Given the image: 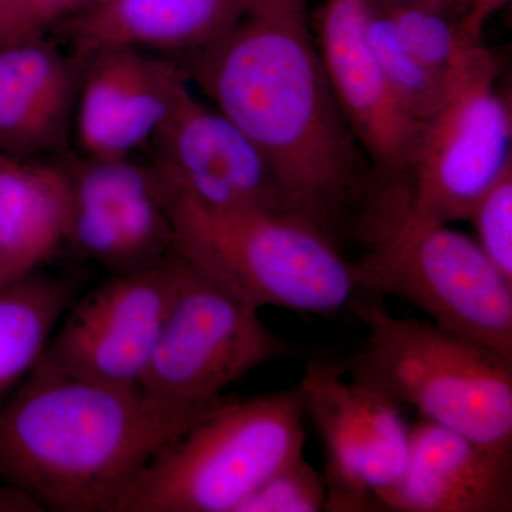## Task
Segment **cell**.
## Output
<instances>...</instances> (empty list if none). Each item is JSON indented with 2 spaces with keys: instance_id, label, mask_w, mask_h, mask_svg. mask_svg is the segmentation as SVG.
<instances>
[{
  "instance_id": "cell-27",
  "label": "cell",
  "mask_w": 512,
  "mask_h": 512,
  "mask_svg": "<svg viewBox=\"0 0 512 512\" xmlns=\"http://www.w3.org/2000/svg\"><path fill=\"white\" fill-rule=\"evenodd\" d=\"M114 2H117V0H77L76 10H74L73 16L82 15V13L104 8V6L111 5V3Z\"/></svg>"
},
{
  "instance_id": "cell-7",
  "label": "cell",
  "mask_w": 512,
  "mask_h": 512,
  "mask_svg": "<svg viewBox=\"0 0 512 512\" xmlns=\"http://www.w3.org/2000/svg\"><path fill=\"white\" fill-rule=\"evenodd\" d=\"M497 79V60L484 47L460 74L446 106L423 124L409 204L387 239L468 221L485 192L512 168L511 101Z\"/></svg>"
},
{
  "instance_id": "cell-24",
  "label": "cell",
  "mask_w": 512,
  "mask_h": 512,
  "mask_svg": "<svg viewBox=\"0 0 512 512\" xmlns=\"http://www.w3.org/2000/svg\"><path fill=\"white\" fill-rule=\"evenodd\" d=\"M77 0H29L28 28L32 40L45 39L49 30L72 18Z\"/></svg>"
},
{
  "instance_id": "cell-5",
  "label": "cell",
  "mask_w": 512,
  "mask_h": 512,
  "mask_svg": "<svg viewBox=\"0 0 512 512\" xmlns=\"http://www.w3.org/2000/svg\"><path fill=\"white\" fill-rule=\"evenodd\" d=\"M299 386L218 403L146 467L120 512H237L276 471L303 457Z\"/></svg>"
},
{
  "instance_id": "cell-18",
  "label": "cell",
  "mask_w": 512,
  "mask_h": 512,
  "mask_svg": "<svg viewBox=\"0 0 512 512\" xmlns=\"http://www.w3.org/2000/svg\"><path fill=\"white\" fill-rule=\"evenodd\" d=\"M72 192L62 161L0 151V289L35 274L67 242Z\"/></svg>"
},
{
  "instance_id": "cell-23",
  "label": "cell",
  "mask_w": 512,
  "mask_h": 512,
  "mask_svg": "<svg viewBox=\"0 0 512 512\" xmlns=\"http://www.w3.org/2000/svg\"><path fill=\"white\" fill-rule=\"evenodd\" d=\"M468 221L484 254L512 281V168L485 192Z\"/></svg>"
},
{
  "instance_id": "cell-11",
  "label": "cell",
  "mask_w": 512,
  "mask_h": 512,
  "mask_svg": "<svg viewBox=\"0 0 512 512\" xmlns=\"http://www.w3.org/2000/svg\"><path fill=\"white\" fill-rule=\"evenodd\" d=\"M299 389L325 446V511H383L377 497L402 478L409 461L402 407L348 380L342 360H311Z\"/></svg>"
},
{
  "instance_id": "cell-10",
  "label": "cell",
  "mask_w": 512,
  "mask_h": 512,
  "mask_svg": "<svg viewBox=\"0 0 512 512\" xmlns=\"http://www.w3.org/2000/svg\"><path fill=\"white\" fill-rule=\"evenodd\" d=\"M185 261L113 275L70 306L36 365L84 382L140 390L158 336L183 282Z\"/></svg>"
},
{
  "instance_id": "cell-22",
  "label": "cell",
  "mask_w": 512,
  "mask_h": 512,
  "mask_svg": "<svg viewBox=\"0 0 512 512\" xmlns=\"http://www.w3.org/2000/svg\"><path fill=\"white\" fill-rule=\"evenodd\" d=\"M325 503L323 476L301 457L276 471L237 512H319Z\"/></svg>"
},
{
  "instance_id": "cell-13",
  "label": "cell",
  "mask_w": 512,
  "mask_h": 512,
  "mask_svg": "<svg viewBox=\"0 0 512 512\" xmlns=\"http://www.w3.org/2000/svg\"><path fill=\"white\" fill-rule=\"evenodd\" d=\"M165 183L205 207L293 215L284 191L251 140L184 87L150 144Z\"/></svg>"
},
{
  "instance_id": "cell-2",
  "label": "cell",
  "mask_w": 512,
  "mask_h": 512,
  "mask_svg": "<svg viewBox=\"0 0 512 512\" xmlns=\"http://www.w3.org/2000/svg\"><path fill=\"white\" fill-rule=\"evenodd\" d=\"M200 420L140 390L36 365L0 404V483L57 512H120L148 464Z\"/></svg>"
},
{
  "instance_id": "cell-21",
  "label": "cell",
  "mask_w": 512,
  "mask_h": 512,
  "mask_svg": "<svg viewBox=\"0 0 512 512\" xmlns=\"http://www.w3.org/2000/svg\"><path fill=\"white\" fill-rule=\"evenodd\" d=\"M366 40L384 79L417 123L433 119L456 92L458 76L434 72L412 55L394 30L386 10L366 2Z\"/></svg>"
},
{
  "instance_id": "cell-17",
  "label": "cell",
  "mask_w": 512,
  "mask_h": 512,
  "mask_svg": "<svg viewBox=\"0 0 512 512\" xmlns=\"http://www.w3.org/2000/svg\"><path fill=\"white\" fill-rule=\"evenodd\" d=\"M254 0H117L63 22L77 56L128 46L180 60L218 42Z\"/></svg>"
},
{
  "instance_id": "cell-4",
  "label": "cell",
  "mask_w": 512,
  "mask_h": 512,
  "mask_svg": "<svg viewBox=\"0 0 512 512\" xmlns=\"http://www.w3.org/2000/svg\"><path fill=\"white\" fill-rule=\"evenodd\" d=\"M164 184L175 254L255 308L333 316L355 301V264L313 225L293 215L215 210Z\"/></svg>"
},
{
  "instance_id": "cell-15",
  "label": "cell",
  "mask_w": 512,
  "mask_h": 512,
  "mask_svg": "<svg viewBox=\"0 0 512 512\" xmlns=\"http://www.w3.org/2000/svg\"><path fill=\"white\" fill-rule=\"evenodd\" d=\"M377 498L383 511L511 512L512 454L420 419L402 478Z\"/></svg>"
},
{
  "instance_id": "cell-3",
  "label": "cell",
  "mask_w": 512,
  "mask_h": 512,
  "mask_svg": "<svg viewBox=\"0 0 512 512\" xmlns=\"http://www.w3.org/2000/svg\"><path fill=\"white\" fill-rule=\"evenodd\" d=\"M367 338L342 359L346 375L498 453L512 454V360L433 322L352 302Z\"/></svg>"
},
{
  "instance_id": "cell-1",
  "label": "cell",
  "mask_w": 512,
  "mask_h": 512,
  "mask_svg": "<svg viewBox=\"0 0 512 512\" xmlns=\"http://www.w3.org/2000/svg\"><path fill=\"white\" fill-rule=\"evenodd\" d=\"M254 143L296 217L342 248L369 244L376 188L323 66L306 0H254L227 35L180 60Z\"/></svg>"
},
{
  "instance_id": "cell-6",
  "label": "cell",
  "mask_w": 512,
  "mask_h": 512,
  "mask_svg": "<svg viewBox=\"0 0 512 512\" xmlns=\"http://www.w3.org/2000/svg\"><path fill=\"white\" fill-rule=\"evenodd\" d=\"M298 352L262 322L258 308L185 261L183 282L140 392L201 420L222 402L229 386L265 363Z\"/></svg>"
},
{
  "instance_id": "cell-12",
  "label": "cell",
  "mask_w": 512,
  "mask_h": 512,
  "mask_svg": "<svg viewBox=\"0 0 512 512\" xmlns=\"http://www.w3.org/2000/svg\"><path fill=\"white\" fill-rule=\"evenodd\" d=\"M72 192L67 244L113 275L161 264L174 252L167 190L156 165L64 154Z\"/></svg>"
},
{
  "instance_id": "cell-9",
  "label": "cell",
  "mask_w": 512,
  "mask_h": 512,
  "mask_svg": "<svg viewBox=\"0 0 512 512\" xmlns=\"http://www.w3.org/2000/svg\"><path fill=\"white\" fill-rule=\"evenodd\" d=\"M365 18L366 0H326L316 43L340 110L372 170L380 245L399 227L409 204L423 124L403 109L384 79L366 40Z\"/></svg>"
},
{
  "instance_id": "cell-26",
  "label": "cell",
  "mask_w": 512,
  "mask_h": 512,
  "mask_svg": "<svg viewBox=\"0 0 512 512\" xmlns=\"http://www.w3.org/2000/svg\"><path fill=\"white\" fill-rule=\"evenodd\" d=\"M508 2L510 0H464L467 6L468 25L478 35H483L484 25L488 18Z\"/></svg>"
},
{
  "instance_id": "cell-20",
  "label": "cell",
  "mask_w": 512,
  "mask_h": 512,
  "mask_svg": "<svg viewBox=\"0 0 512 512\" xmlns=\"http://www.w3.org/2000/svg\"><path fill=\"white\" fill-rule=\"evenodd\" d=\"M382 9L406 49L434 72L458 76L484 47L483 36L468 25L464 0Z\"/></svg>"
},
{
  "instance_id": "cell-14",
  "label": "cell",
  "mask_w": 512,
  "mask_h": 512,
  "mask_svg": "<svg viewBox=\"0 0 512 512\" xmlns=\"http://www.w3.org/2000/svg\"><path fill=\"white\" fill-rule=\"evenodd\" d=\"M80 59L72 137L82 157H133L150 147L190 84L180 62L136 47H101Z\"/></svg>"
},
{
  "instance_id": "cell-8",
  "label": "cell",
  "mask_w": 512,
  "mask_h": 512,
  "mask_svg": "<svg viewBox=\"0 0 512 512\" xmlns=\"http://www.w3.org/2000/svg\"><path fill=\"white\" fill-rule=\"evenodd\" d=\"M355 276L357 291L402 299L439 328L512 360V281L476 239L448 225L392 238L366 252Z\"/></svg>"
},
{
  "instance_id": "cell-19",
  "label": "cell",
  "mask_w": 512,
  "mask_h": 512,
  "mask_svg": "<svg viewBox=\"0 0 512 512\" xmlns=\"http://www.w3.org/2000/svg\"><path fill=\"white\" fill-rule=\"evenodd\" d=\"M77 289L40 272L0 289V397L32 372Z\"/></svg>"
},
{
  "instance_id": "cell-16",
  "label": "cell",
  "mask_w": 512,
  "mask_h": 512,
  "mask_svg": "<svg viewBox=\"0 0 512 512\" xmlns=\"http://www.w3.org/2000/svg\"><path fill=\"white\" fill-rule=\"evenodd\" d=\"M83 59L46 39L0 47V151L64 156L72 140Z\"/></svg>"
},
{
  "instance_id": "cell-25",
  "label": "cell",
  "mask_w": 512,
  "mask_h": 512,
  "mask_svg": "<svg viewBox=\"0 0 512 512\" xmlns=\"http://www.w3.org/2000/svg\"><path fill=\"white\" fill-rule=\"evenodd\" d=\"M29 0H0V47L30 42Z\"/></svg>"
}]
</instances>
